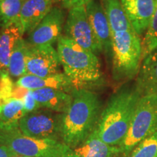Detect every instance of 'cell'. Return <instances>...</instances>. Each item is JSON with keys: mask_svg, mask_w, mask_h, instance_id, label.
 <instances>
[{"mask_svg": "<svg viewBox=\"0 0 157 157\" xmlns=\"http://www.w3.org/2000/svg\"><path fill=\"white\" fill-rule=\"evenodd\" d=\"M127 157H157V132L141 140Z\"/></svg>", "mask_w": 157, "mask_h": 157, "instance_id": "obj_23", "label": "cell"}, {"mask_svg": "<svg viewBox=\"0 0 157 157\" xmlns=\"http://www.w3.org/2000/svg\"><path fill=\"white\" fill-rule=\"evenodd\" d=\"M21 101H22L23 105H24V109L26 113L33 112V111H36L39 109H42L35 100L34 95H33L32 90H28V91L23 96Z\"/></svg>", "mask_w": 157, "mask_h": 157, "instance_id": "obj_26", "label": "cell"}, {"mask_svg": "<svg viewBox=\"0 0 157 157\" xmlns=\"http://www.w3.org/2000/svg\"><path fill=\"white\" fill-rule=\"evenodd\" d=\"M91 0H60L61 5L63 8L71 9L79 6H86Z\"/></svg>", "mask_w": 157, "mask_h": 157, "instance_id": "obj_27", "label": "cell"}, {"mask_svg": "<svg viewBox=\"0 0 157 157\" xmlns=\"http://www.w3.org/2000/svg\"><path fill=\"white\" fill-rule=\"evenodd\" d=\"M141 97L135 82L123 84L110 97L96 127L98 136L104 143L116 148L122 143Z\"/></svg>", "mask_w": 157, "mask_h": 157, "instance_id": "obj_1", "label": "cell"}, {"mask_svg": "<svg viewBox=\"0 0 157 157\" xmlns=\"http://www.w3.org/2000/svg\"><path fill=\"white\" fill-rule=\"evenodd\" d=\"M24 0H0V28L20 25V15Z\"/></svg>", "mask_w": 157, "mask_h": 157, "instance_id": "obj_22", "label": "cell"}, {"mask_svg": "<svg viewBox=\"0 0 157 157\" xmlns=\"http://www.w3.org/2000/svg\"><path fill=\"white\" fill-rule=\"evenodd\" d=\"M10 157H29V156H23V155L17 154H15V153H13V155H12Z\"/></svg>", "mask_w": 157, "mask_h": 157, "instance_id": "obj_29", "label": "cell"}, {"mask_svg": "<svg viewBox=\"0 0 157 157\" xmlns=\"http://www.w3.org/2000/svg\"><path fill=\"white\" fill-rule=\"evenodd\" d=\"M157 132V94L143 95L137 104L132 121L118 156L127 157L141 140Z\"/></svg>", "mask_w": 157, "mask_h": 157, "instance_id": "obj_6", "label": "cell"}, {"mask_svg": "<svg viewBox=\"0 0 157 157\" xmlns=\"http://www.w3.org/2000/svg\"><path fill=\"white\" fill-rule=\"evenodd\" d=\"M118 156V148L110 146L98 136L96 129L84 142L70 151L63 157H113Z\"/></svg>", "mask_w": 157, "mask_h": 157, "instance_id": "obj_15", "label": "cell"}, {"mask_svg": "<svg viewBox=\"0 0 157 157\" xmlns=\"http://www.w3.org/2000/svg\"><path fill=\"white\" fill-rule=\"evenodd\" d=\"M0 74H1V72H0Z\"/></svg>", "mask_w": 157, "mask_h": 157, "instance_id": "obj_32", "label": "cell"}, {"mask_svg": "<svg viewBox=\"0 0 157 157\" xmlns=\"http://www.w3.org/2000/svg\"><path fill=\"white\" fill-rule=\"evenodd\" d=\"M113 157H115V156H113Z\"/></svg>", "mask_w": 157, "mask_h": 157, "instance_id": "obj_33", "label": "cell"}, {"mask_svg": "<svg viewBox=\"0 0 157 157\" xmlns=\"http://www.w3.org/2000/svg\"><path fill=\"white\" fill-rule=\"evenodd\" d=\"M0 145L7 146L15 154L29 157H63L71 149L62 141L27 136L18 125L0 126Z\"/></svg>", "mask_w": 157, "mask_h": 157, "instance_id": "obj_5", "label": "cell"}, {"mask_svg": "<svg viewBox=\"0 0 157 157\" xmlns=\"http://www.w3.org/2000/svg\"><path fill=\"white\" fill-rule=\"evenodd\" d=\"M89 22L97 39L102 53L107 63H111L112 34L110 25L100 0H91L85 6Z\"/></svg>", "mask_w": 157, "mask_h": 157, "instance_id": "obj_10", "label": "cell"}, {"mask_svg": "<svg viewBox=\"0 0 157 157\" xmlns=\"http://www.w3.org/2000/svg\"><path fill=\"white\" fill-rule=\"evenodd\" d=\"M135 82L142 96L157 94V48L143 58Z\"/></svg>", "mask_w": 157, "mask_h": 157, "instance_id": "obj_17", "label": "cell"}, {"mask_svg": "<svg viewBox=\"0 0 157 157\" xmlns=\"http://www.w3.org/2000/svg\"><path fill=\"white\" fill-rule=\"evenodd\" d=\"M129 23L140 36H144L155 10L156 0H120Z\"/></svg>", "mask_w": 157, "mask_h": 157, "instance_id": "obj_12", "label": "cell"}, {"mask_svg": "<svg viewBox=\"0 0 157 157\" xmlns=\"http://www.w3.org/2000/svg\"><path fill=\"white\" fill-rule=\"evenodd\" d=\"M64 21V11L58 7H52L38 26L29 34L27 42L32 46L52 45L62 36Z\"/></svg>", "mask_w": 157, "mask_h": 157, "instance_id": "obj_11", "label": "cell"}, {"mask_svg": "<svg viewBox=\"0 0 157 157\" xmlns=\"http://www.w3.org/2000/svg\"><path fill=\"white\" fill-rule=\"evenodd\" d=\"M71 105L63 113L62 140L71 148L84 142L97 127L103 104L93 90L74 89Z\"/></svg>", "mask_w": 157, "mask_h": 157, "instance_id": "obj_2", "label": "cell"}, {"mask_svg": "<svg viewBox=\"0 0 157 157\" xmlns=\"http://www.w3.org/2000/svg\"><path fill=\"white\" fill-rule=\"evenodd\" d=\"M29 43L23 38L17 41L10 59L8 73L13 78H20L26 74V57Z\"/></svg>", "mask_w": 157, "mask_h": 157, "instance_id": "obj_20", "label": "cell"}, {"mask_svg": "<svg viewBox=\"0 0 157 157\" xmlns=\"http://www.w3.org/2000/svg\"><path fill=\"white\" fill-rule=\"evenodd\" d=\"M13 153L7 146L0 145V157H10Z\"/></svg>", "mask_w": 157, "mask_h": 157, "instance_id": "obj_28", "label": "cell"}, {"mask_svg": "<svg viewBox=\"0 0 157 157\" xmlns=\"http://www.w3.org/2000/svg\"><path fill=\"white\" fill-rule=\"evenodd\" d=\"M57 52L64 74L75 89L93 90L105 84L98 56L78 45L65 35L57 42Z\"/></svg>", "mask_w": 157, "mask_h": 157, "instance_id": "obj_3", "label": "cell"}, {"mask_svg": "<svg viewBox=\"0 0 157 157\" xmlns=\"http://www.w3.org/2000/svg\"><path fill=\"white\" fill-rule=\"evenodd\" d=\"M23 32L20 25L11 24L0 30V72L8 74L10 59L15 44L22 38ZM10 75V74H9Z\"/></svg>", "mask_w": 157, "mask_h": 157, "instance_id": "obj_18", "label": "cell"}, {"mask_svg": "<svg viewBox=\"0 0 157 157\" xmlns=\"http://www.w3.org/2000/svg\"><path fill=\"white\" fill-rule=\"evenodd\" d=\"M15 85L8 74H0V104L2 106L13 98Z\"/></svg>", "mask_w": 157, "mask_h": 157, "instance_id": "obj_25", "label": "cell"}, {"mask_svg": "<svg viewBox=\"0 0 157 157\" xmlns=\"http://www.w3.org/2000/svg\"><path fill=\"white\" fill-rule=\"evenodd\" d=\"M15 85L30 90L53 88L63 90L68 93H71L72 90L75 89L71 80L66 74L61 73L47 77L25 74L17 80Z\"/></svg>", "mask_w": 157, "mask_h": 157, "instance_id": "obj_14", "label": "cell"}, {"mask_svg": "<svg viewBox=\"0 0 157 157\" xmlns=\"http://www.w3.org/2000/svg\"><path fill=\"white\" fill-rule=\"evenodd\" d=\"M54 0H24L20 15L23 34H30L53 7Z\"/></svg>", "mask_w": 157, "mask_h": 157, "instance_id": "obj_13", "label": "cell"}, {"mask_svg": "<svg viewBox=\"0 0 157 157\" xmlns=\"http://www.w3.org/2000/svg\"><path fill=\"white\" fill-rule=\"evenodd\" d=\"M143 60L140 36L134 29L112 34L111 76L117 83L128 82L137 76Z\"/></svg>", "mask_w": 157, "mask_h": 157, "instance_id": "obj_4", "label": "cell"}, {"mask_svg": "<svg viewBox=\"0 0 157 157\" xmlns=\"http://www.w3.org/2000/svg\"><path fill=\"white\" fill-rule=\"evenodd\" d=\"M156 2H157V0H156Z\"/></svg>", "mask_w": 157, "mask_h": 157, "instance_id": "obj_31", "label": "cell"}, {"mask_svg": "<svg viewBox=\"0 0 157 157\" xmlns=\"http://www.w3.org/2000/svg\"><path fill=\"white\" fill-rule=\"evenodd\" d=\"M143 58L157 48V5L142 40Z\"/></svg>", "mask_w": 157, "mask_h": 157, "instance_id": "obj_24", "label": "cell"}, {"mask_svg": "<svg viewBox=\"0 0 157 157\" xmlns=\"http://www.w3.org/2000/svg\"><path fill=\"white\" fill-rule=\"evenodd\" d=\"M63 113L42 108L26 113L19 121L18 127L27 136L63 142Z\"/></svg>", "mask_w": 157, "mask_h": 157, "instance_id": "obj_7", "label": "cell"}, {"mask_svg": "<svg viewBox=\"0 0 157 157\" xmlns=\"http://www.w3.org/2000/svg\"><path fill=\"white\" fill-rule=\"evenodd\" d=\"M32 93L41 108L60 113L67 112L73 100L70 93L53 88L35 90H32Z\"/></svg>", "mask_w": 157, "mask_h": 157, "instance_id": "obj_16", "label": "cell"}, {"mask_svg": "<svg viewBox=\"0 0 157 157\" xmlns=\"http://www.w3.org/2000/svg\"><path fill=\"white\" fill-rule=\"evenodd\" d=\"M65 36L96 56L102 53L97 39L88 20L85 6L69 10L64 25Z\"/></svg>", "mask_w": 157, "mask_h": 157, "instance_id": "obj_8", "label": "cell"}, {"mask_svg": "<svg viewBox=\"0 0 157 157\" xmlns=\"http://www.w3.org/2000/svg\"><path fill=\"white\" fill-rule=\"evenodd\" d=\"M60 59L52 44L32 46L29 44L26 57V74L39 77L60 74Z\"/></svg>", "mask_w": 157, "mask_h": 157, "instance_id": "obj_9", "label": "cell"}, {"mask_svg": "<svg viewBox=\"0 0 157 157\" xmlns=\"http://www.w3.org/2000/svg\"><path fill=\"white\" fill-rule=\"evenodd\" d=\"M1 110H2V105L0 104V113H1Z\"/></svg>", "mask_w": 157, "mask_h": 157, "instance_id": "obj_30", "label": "cell"}, {"mask_svg": "<svg viewBox=\"0 0 157 157\" xmlns=\"http://www.w3.org/2000/svg\"><path fill=\"white\" fill-rule=\"evenodd\" d=\"M26 114L21 100L11 98L2 106L0 126L10 127L18 125L19 121Z\"/></svg>", "mask_w": 157, "mask_h": 157, "instance_id": "obj_21", "label": "cell"}, {"mask_svg": "<svg viewBox=\"0 0 157 157\" xmlns=\"http://www.w3.org/2000/svg\"><path fill=\"white\" fill-rule=\"evenodd\" d=\"M109 21L111 34L132 29L120 0H100Z\"/></svg>", "mask_w": 157, "mask_h": 157, "instance_id": "obj_19", "label": "cell"}]
</instances>
